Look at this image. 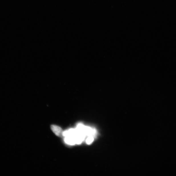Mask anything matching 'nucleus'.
I'll return each instance as SVG.
<instances>
[{
    "label": "nucleus",
    "instance_id": "1",
    "mask_svg": "<svg viewBox=\"0 0 176 176\" xmlns=\"http://www.w3.org/2000/svg\"><path fill=\"white\" fill-rule=\"evenodd\" d=\"M51 128L54 133L58 136H60L62 135L63 132L61 128L57 126L52 125L51 126Z\"/></svg>",
    "mask_w": 176,
    "mask_h": 176
},
{
    "label": "nucleus",
    "instance_id": "2",
    "mask_svg": "<svg viewBox=\"0 0 176 176\" xmlns=\"http://www.w3.org/2000/svg\"><path fill=\"white\" fill-rule=\"evenodd\" d=\"M65 142L68 144L74 145L76 144L75 136H68L65 137Z\"/></svg>",
    "mask_w": 176,
    "mask_h": 176
},
{
    "label": "nucleus",
    "instance_id": "3",
    "mask_svg": "<svg viewBox=\"0 0 176 176\" xmlns=\"http://www.w3.org/2000/svg\"><path fill=\"white\" fill-rule=\"evenodd\" d=\"M94 137L90 136L87 137L86 139V143L87 144L90 145L93 142Z\"/></svg>",
    "mask_w": 176,
    "mask_h": 176
}]
</instances>
